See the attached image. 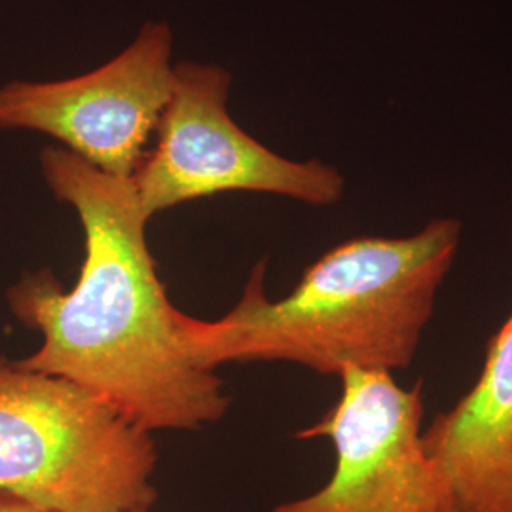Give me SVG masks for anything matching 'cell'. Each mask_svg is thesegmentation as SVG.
Listing matches in <instances>:
<instances>
[{
	"mask_svg": "<svg viewBox=\"0 0 512 512\" xmlns=\"http://www.w3.org/2000/svg\"><path fill=\"white\" fill-rule=\"evenodd\" d=\"M329 412L298 439H329V482L270 512H459L454 488L423 440L425 384L391 372L346 370Z\"/></svg>",
	"mask_w": 512,
	"mask_h": 512,
	"instance_id": "cell-5",
	"label": "cell"
},
{
	"mask_svg": "<svg viewBox=\"0 0 512 512\" xmlns=\"http://www.w3.org/2000/svg\"><path fill=\"white\" fill-rule=\"evenodd\" d=\"M0 512H48V511H42V509H37V507H33V505H29V503H23V501H19V499H14V497H10V495L0 494Z\"/></svg>",
	"mask_w": 512,
	"mask_h": 512,
	"instance_id": "cell-8",
	"label": "cell"
},
{
	"mask_svg": "<svg viewBox=\"0 0 512 512\" xmlns=\"http://www.w3.org/2000/svg\"><path fill=\"white\" fill-rule=\"evenodd\" d=\"M232 74L217 63H175L169 103L133 175L150 220L183 203L224 192H256L329 207L346 194L334 165L291 160L258 143L228 112Z\"/></svg>",
	"mask_w": 512,
	"mask_h": 512,
	"instance_id": "cell-4",
	"label": "cell"
},
{
	"mask_svg": "<svg viewBox=\"0 0 512 512\" xmlns=\"http://www.w3.org/2000/svg\"><path fill=\"white\" fill-rule=\"evenodd\" d=\"M152 435L65 378L0 357V494L48 512L152 509Z\"/></svg>",
	"mask_w": 512,
	"mask_h": 512,
	"instance_id": "cell-3",
	"label": "cell"
},
{
	"mask_svg": "<svg viewBox=\"0 0 512 512\" xmlns=\"http://www.w3.org/2000/svg\"><path fill=\"white\" fill-rule=\"evenodd\" d=\"M122 512H150V509H131V511H122Z\"/></svg>",
	"mask_w": 512,
	"mask_h": 512,
	"instance_id": "cell-9",
	"label": "cell"
},
{
	"mask_svg": "<svg viewBox=\"0 0 512 512\" xmlns=\"http://www.w3.org/2000/svg\"><path fill=\"white\" fill-rule=\"evenodd\" d=\"M459 512H512V313L471 389L423 429Z\"/></svg>",
	"mask_w": 512,
	"mask_h": 512,
	"instance_id": "cell-7",
	"label": "cell"
},
{
	"mask_svg": "<svg viewBox=\"0 0 512 512\" xmlns=\"http://www.w3.org/2000/svg\"><path fill=\"white\" fill-rule=\"evenodd\" d=\"M40 171L80 220L84 262L69 293L50 270L8 289L19 323L42 334L18 365L88 389L148 433L222 420L230 395L181 342L179 310L156 272L133 177L109 175L63 147L42 150Z\"/></svg>",
	"mask_w": 512,
	"mask_h": 512,
	"instance_id": "cell-1",
	"label": "cell"
},
{
	"mask_svg": "<svg viewBox=\"0 0 512 512\" xmlns=\"http://www.w3.org/2000/svg\"><path fill=\"white\" fill-rule=\"evenodd\" d=\"M175 78L173 31L148 21L90 73L0 86V129L42 133L97 169L133 177L162 120Z\"/></svg>",
	"mask_w": 512,
	"mask_h": 512,
	"instance_id": "cell-6",
	"label": "cell"
},
{
	"mask_svg": "<svg viewBox=\"0 0 512 512\" xmlns=\"http://www.w3.org/2000/svg\"><path fill=\"white\" fill-rule=\"evenodd\" d=\"M461 236V220L439 217L403 238L348 239L317 258L281 300L266 294L260 260L224 317L202 321L179 311L181 342L207 370L293 363L325 376L395 374L420 349Z\"/></svg>",
	"mask_w": 512,
	"mask_h": 512,
	"instance_id": "cell-2",
	"label": "cell"
}]
</instances>
